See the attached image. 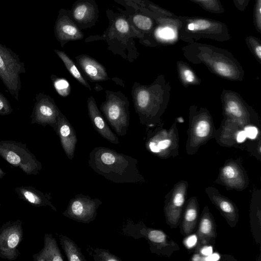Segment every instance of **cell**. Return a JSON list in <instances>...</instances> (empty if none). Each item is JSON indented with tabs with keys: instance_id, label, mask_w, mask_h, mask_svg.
<instances>
[{
	"instance_id": "1",
	"label": "cell",
	"mask_w": 261,
	"mask_h": 261,
	"mask_svg": "<svg viewBox=\"0 0 261 261\" xmlns=\"http://www.w3.org/2000/svg\"><path fill=\"white\" fill-rule=\"evenodd\" d=\"M129 106L127 97L121 92L106 90V100L100 109L109 125L120 136L127 134L129 125Z\"/></svg>"
},
{
	"instance_id": "2",
	"label": "cell",
	"mask_w": 261,
	"mask_h": 261,
	"mask_svg": "<svg viewBox=\"0 0 261 261\" xmlns=\"http://www.w3.org/2000/svg\"><path fill=\"white\" fill-rule=\"evenodd\" d=\"M0 156L28 175H37L42 168L41 162L27 148L26 144L16 141H0Z\"/></svg>"
},
{
	"instance_id": "3",
	"label": "cell",
	"mask_w": 261,
	"mask_h": 261,
	"mask_svg": "<svg viewBox=\"0 0 261 261\" xmlns=\"http://www.w3.org/2000/svg\"><path fill=\"white\" fill-rule=\"evenodd\" d=\"M25 72L24 63L18 55L0 43V79L8 91L17 101L21 87L20 74Z\"/></svg>"
},
{
	"instance_id": "4",
	"label": "cell",
	"mask_w": 261,
	"mask_h": 261,
	"mask_svg": "<svg viewBox=\"0 0 261 261\" xmlns=\"http://www.w3.org/2000/svg\"><path fill=\"white\" fill-rule=\"evenodd\" d=\"M22 221H9L0 227V257L10 261L16 259L23 238Z\"/></svg>"
},
{
	"instance_id": "5",
	"label": "cell",
	"mask_w": 261,
	"mask_h": 261,
	"mask_svg": "<svg viewBox=\"0 0 261 261\" xmlns=\"http://www.w3.org/2000/svg\"><path fill=\"white\" fill-rule=\"evenodd\" d=\"M60 111L55 100L48 95L39 92L35 96L31 123L38 124L45 127L51 126L57 132V120Z\"/></svg>"
},
{
	"instance_id": "6",
	"label": "cell",
	"mask_w": 261,
	"mask_h": 261,
	"mask_svg": "<svg viewBox=\"0 0 261 261\" xmlns=\"http://www.w3.org/2000/svg\"><path fill=\"white\" fill-rule=\"evenodd\" d=\"M55 35L63 47L67 42L83 39L84 35L64 9L59 12L54 27Z\"/></svg>"
},
{
	"instance_id": "7",
	"label": "cell",
	"mask_w": 261,
	"mask_h": 261,
	"mask_svg": "<svg viewBox=\"0 0 261 261\" xmlns=\"http://www.w3.org/2000/svg\"><path fill=\"white\" fill-rule=\"evenodd\" d=\"M69 11L70 17L80 29L95 25L99 12L94 0H77Z\"/></svg>"
},
{
	"instance_id": "8",
	"label": "cell",
	"mask_w": 261,
	"mask_h": 261,
	"mask_svg": "<svg viewBox=\"0 0 261 261\" xmlns=\"http://www.w3.org/2000/svg\"><path fill=\"white\" fill-rule=\"evenodd\" d=\"M87 107L88 115L95 129L109 142L116 144H119L118 137L110 128L92 96L87 99Z\"/></svg>"
},
{
	"instance_id": "9",
	"label": "cell",
	"mask_w": 261,
	"mask_h": 261,
	"mask_svg": "<svg viewBox=\"0 0 261 261\" xmlns=\"http://www.w3.org/2000/svg\"><path fill=\"white\" fill-rule=\"evenodd\" d=\"M56 133L60 138L62 146L67 156L71 160L77 141V137L71 124L61 111L58 118Z\"/></svg>"
},
{
	"instance_id": "10",
	"label": "cell",
	"mask_w": 261,
	"mask_h": 261,
	"mask_svg": "<svg viewBox=\"0 0 261 261\" xmlns=\"http://www.w3.org/2000/svg\"><path fill=\"white\" fill-rule=\"evenodd\" d=\"M75 59L77 65L90 81L101 82L109 79L105 67L94 58L81 55Z\"/></svg>"
},
{
	"instance_id": "11",
	"label": "cell",
	"mask_w": 261,
	"mask_h": 261,
	"mask_svg": "<svg viewBox=\"0 0 261 261\" xmlns=\"http://www.w3.org/2000/svg\"><path fill=\"white\" fill-rule=\"evenodd\" d=\"M14 191L20 199L32 206L42 207L47 205L56 211L50 201V194L47 193H43L31 186L16 187Z\"/></svg>"
},
{
	"instance_id": "12",
	"label": "cell",
	"mask_w": 261,
	"mask_h": 261,
	"mask_svg": "<svg viewBox=\"0 0 261 261\" xmlns=\"http://www.w3.org/2000/svg\"><path fill=\"white\" fill-rule=\"evenodd\" d=\"M96 209L95 202L86 198H79L72 201L69 205V213L75 220L85 221L92 219Z\"/></svg>"
},
{
	"instance_id": "13",
	"label": "cell",
	"mask_w": 261,
	"mask_h": 261,
	"mask_svg": "<svg viewBox=\"0 0 261 261\" xmlns=\"http://www.w3.org/2000/svg\"><path fill=\"white\" fill-rule=\"evenodd\" d=\"M34 261H63L64 258L51 234H45L43 248L32 256Z\"/></svg>"
},
{
	"instance_id": "14",
	"label": "cell",
	"mask_w": 261,
	"mask_h": 261,
	"mask_svg": "<svg viewBox=\"0 0 261 261\" xmlns=\"http://www.w3.org/2000/svg\"><path fill=\"white\" fill-rule=\"evenodd\" d=\"M54 51L63 61L66 69L71 75L73 76L80 84L89 89L90 90H91L90 86L82 76L72 60H71V59H70V57L63 51L58 49H55Z\"/></svg>"
},
{
	"instance_id": "15",
	"label": "cell",
	"mask_w": 261,
	"mask_h": 261,
	"mask_svg": "<svg viewBox=\"0 0 261 261\" xmlns=\"http://www.w3.org/2000/svg\"><path fill=\"white\" fill-rule=\"evenodd\" d=\"M60 240L62 246L69 260L82 261L85 260L79 248L72 240L65 236L62 237Z\"/></svg>"
},
{
	"instance_id": "16",
	"label": "cell",
	"mask_w": 261,
	"mask_h": 261,
	"mask_svg": "<svg viewBox=\"0 0 261 261\" xmlns=\"http://www.w3.org/2000/svg\"><path fill=\"white\" fill-rule=\"evenodd\" d=\"M212 21L199 19L193 20L190 22L187 25V29L193 32H200L203 33L204 31H208V30L212 28Z\"/></svg>"
},
{
	"instance_id": "17",
	"label": "cell",
	"mask_w": 261,
	"mask_h": 261,
	"mask_svg": "<svg viewBox=\"0 0 261 261\" xmlns=\"http://www.w3.org/2000/svg\"><path fill=\"white\" fill-rule=\"evenodd\" d=\"M133 22L138 29L144 31H149L153 24L152 21L149 17L140 14L133 16Z\"/></svg>"
},
{
	"instance_id": "18",
	"label": "cell",
	"mask_w": 261,
	"mask_h": 261,
	"mask_svg": "<svg viewBox=\"0 0 261 261\" xmlns=\"http://www.w3.org/2000/svg\"><path fill=\"white\" fill-rule=\"evenodd\" d=\"M54 77H51L54 87L59 94L62 96H66L70 92V86L66 80L62 79H59L52 75Z\"/></svg>"
},
{
	"instance_id": "19",
	"label": "cell",
	"mask_w": 261,
	"mask_h": 261,
	"mask_svg": "<svg viewBox=\"0 0 261 261\" xmlns=\"http://www.w3.org/2000/svg\"><path fill=\"white\" fill-rule=\"evenodd\" d=\"M13 111L8 99L0 91V115H8Z\"/></svg>"
},
{
	"instance_id": "20",
	"label": "cell",
	"mask_w": 261,
	"mask_h": 261,
	"mask_svg": "<svg viewBox=\"0 0 261 261\" xmlns=\"http://www.w3.org/2000/svg\"><path fill=\"white\" fill-rule=\"evenodd\" d=\"M116 31L121 34H128L130 31V25L128 21L123 17H119L115 21Z\"/></svg>"
},
{
	"instance_id": "21",
	"label": "cell",
	"mask_w": 261,
	"mask_h": 261,
	"mask_svg": "<svg viewBox=\"0 0 261 261\" xmlns=\"http://www.w3.org/2000/svg\"><path fill=\"white\" fill-rule=\"evenodd\" d=\"M210 129V124L206 121H200L196 128V134L198 137H204L209 133Z\"/></svg>"
},
{
	"instance_id": "22",
	"label": "cell",
	"mask_w": 261,
	"mask_h": 261,
	"mask_svg": "<svg viewBox=\"0 0 261 261\" xmlns=\"http://www.w3.org/2000/svg\"><path fill=\"white\" fill-rule=\"evenodd\" d=\"M215 67L216 71L223 76H229L232 74V71L230 67L223 62L216 63Z\"/></svg>"
},
{
	"instance_id": "23",
	"label": "cell",
	"mask_w": 261,
	"mask_h": 261,
	"mask_svg": "<svg viewBox=\"0 0 261 261\" xmlns=\"http://www.w3.org/2000/svg\"><path fill=\"white\" fill-rule=\"evenodd\" d=\"M148 237L151 241L156 243H162L166 239L164 232L158 230L150 231L148 233Z\"/></svg>"
},
{
	"instance_id": "24",
	"label": "cell",
	"mask_w": 261,
	"mask_h": 261,
	"mask_svg": "<svg viewBox=\"0 0 261 261\" xmlns=\"http://www.w3.org/2000/svg\"><path fill=\"white\" fill-rule=\"evenodd\" d=\"M254 20L259 32L261 28V0H256L254 10Z\"/></svg>"
},
{
	"instance_id": "25",
	"label": "cell",
	"mask_w": 261,
	"mask_h": 261,
	"mask_svg": "<svg viewBox=\"0 0 261 261\" xmlns=\"http://www.w3.org/2000/svg\"><path fill=\"white\" fill-rule=\"evenodd\" d=\"M212 224L211 221L208 219H203L202 220L200 229V231L203 234H208L212 230Z\"/></svg>"
},
{
	"instance_id": "26",
	"label": "cell",
	"mask_w": 261,
	"mask_h": 261,
	"mask_svg": "<svg viewBox=\"0 0 261 261\" xmlns=\"http://www.w3.org/2000/svg\"><path fill=\"white\" fill-rule=\"evenodd\" d=\"M159 32V37L166 40L172 39L175 36L173 31L168 28L162 29Z\"/></svg>"
},
{
	"instance_id": "27",
	"label": "cell",
	"mask_w": 261,
	"mask_h": 261,
	"mask_svg": "<svg viewBox=\"0 0 261 261\" xmlns=\"http://www.w3.org/2000/svg\"><path fill=\"white\" fill-rule=\"evenodd\" d=\"M227 106L228 111L230 113L237 117H240L242 115V112L236 102L230 101L228 103Z\"/></svg>"
},
{
	"instance_id": "28",
	"label": "cell",
	"mask_w": 261,
	"mask_h": 261,
	"mask_svg": "<svg viewBox=\"0 0 261 261\" xmlns=\"http://www.w3.org/2000/svg\"><path fill=\"white\" fill-rule=\"evenodd\" d=\"M224 176L227 179L233 178L237 175V172L232 166H225L222 171Z\"/></svg>"
},
{
	"instance_id": "29",
	"label": "cell",
	"mask_w": 261,
	"mask_h": 261,
	"mask_svg": "<svg viewBox=\"0 0 261 261\" xmlns=\"http://www.w3.org/2000/svg\"><path fill=\"white\" fill-rule=\"evenodd\" d=\"M185 200L184 195L183 192H177L175 193L173 199V204L176 207H181L184 204Z\"/></svg>"
},
{
	"instance_id": "30",
	"label": "cell",
	"mask_w": 261,
	"mask_h": 261,
	"mask_svg": "<svg viewBox=\"0 0 261 261\" xmlns=\"http://www.w3.org/2000/svg\"><path fill=\"white\" fill-rule=\"evenodd\" d=\"M197 217V211L195 208L190 207L187 209L185 214V220L187 222L194 221Z\"/></svg>"
},
{
	"instance_id": "31",
	"label": "cell",
	"mask_w": 261,
	"mask_h": 261,
	"mask_svg": "<svg viewBox=\"0 0 261 261\" xmlns=\"http://www.w3.org/2000/svg\"><path fill=\"white\" fill-rule=\"evenodd\" d=\"M220 208L227 213H232L234 211L233 206L227 201L222 200L219 203Z\"/></svg>"
},
{
	"instance_id": "32",
	"label": "cell",
	"mask_w": 261,
	"mask_h": 261,
	"mask_svg": "<svg viewBox=\"0 0 261 261\" xmlns=\"http://www.w3.org/2000/svg\"><path fill=\"white\" fill-rule=\"evenodd\" d=\"M244 131L247 137L251 139H255L258 133L257 129L254 126H247Z\"/></svg>"
},
{
	"instance_id": "33",
	"label": "cell",
	"mask_w": 261,
	"mask_h": 261,
	"mask_svg": "<svg viewBox=\"0 0 261 261\" xmlns=\"http://www.w3.org/2000/svg\"><path fill=\"white\" fill-rule=\"evenodd\" d=\"M100 254H99L98 255L99 257L100 258V260H119L120 259L118 258L117 256H115V255L111 254L108 252H106L104 251L102 252H100Z\"/></svg>"
},
{
	"instance_id": "34",
	"label": "cell",
	"mask_w": 261,
	"mask_h": 261,
	"mask_svg": "<svg viewBox=\"0 0 261 261\" xmlns=\"http://www.w3.org/2000/svg\"><path fill=\"white\" fill-rule=\"evenodd\" d=\"M197 243V237L195 235L190 236L186 241V244L189 248H192Z\"/></svg>"
},
{
	"instance_id": "35",
	"label": "cell",
	"mask_w": 261,
	"mask_h": 261,
	"mask_svg": "<svg viewBox=\"0 0 261 261\" xmlns=\"http://www.w3.org/2000/svg\"><path fill=\"white\" fill-rule=\"evenodd\" d=\"M184 75L186 80L188 82H192L194 80V75L193 72L189 70H185Z\"/></svg>"
},
{
	"instance_id": "36",
	"label": "cell",
	"mask_w": 261,
	"mask_h": 261,
	"mask_svg": "<svg viewBox=\"0 0 261 261\" xmlns=\"http://www.w3.org/2000/svg\"><path fill=\"white\" fill-rule=\"evenodd\" d=\"M171 144V141L169 140H164L158 142L157 146L160 150L165 149L168 147Z\"/></svg>"
},
{
	"instance_id": "37",
	"label": "cell",
	"mask_w": 261,
	"mask_h": 261,
	"mask_svg": "<svg viewBox=\"0 0 261 261\" xmlns=\"http://www.w3.org/2000/svg\"><path fill=\"white\" fill-rule=\"evenodd\" d=\"M246 137H247V136H246L245 131L242 130V131L240 132L238 134L237 137V140L238 142L241 143V142H244L245 140Z\"/></svg>"
},
{
	"instance_id": "38",
	"label": "cell",
	"mask_w": 261,
	"mask_h": 261,
	"mask_svg": "<svg viewBox=\"0 0 261 261\" xmlns=\"http://www.w3.org/2000/svg\"><path fill=\"white\" fill-rule=\"evenodd\" d=\"M220 258V256L218 253H212L210 255H208L205 258V260L206 261H217L219 260Z\"/></svg>"
},
{
	"instance_id": "39",
	"label": "cell",
	"mask_w": 261,
	"mask_h": 261,
	"mask_svg": "<svg viewBox=\"0 0 261 261\" xmlns=\"http://www.w3.org/2000/svg\"><path fill=\"white\" fill-rule=\"evenodd\" d=\"M149 147L150 150L155 153L159 152L161 150L158 147L156 144L153 142H150L149 144Z\"/></svg>"
},
{
	"instance_id": "40",
	"label": "cell",
	"mask_w": 261,
	"mask_h": 261,
	"mask_svg": "<svg viewBox=\"0 0 261 261\" xmlns=\"http://www.w3.org/2000/svg\"><path fill=\"white\" fill-rule=\"evenodd\" d=\"M202 254L208 256L213 253V248L211 246L205 247L201 250Z\"/></svg>"
},
{
	"instance_id": "41",
	"label": "cell",
	"mask_w": 261,
	"mask_h": 261,
	"mask_svg": "<svg viewBox=\"0 0 261 261\" xmlns=\"http://www.w3.org/2000/svg\"><path fill=\"white\" fill-rule=\"evenodd\" d=\"M255 51L257 56V57L260 59L261 58V46L260 45H258L255 47Z\"/></svg>"
},
{
	"instance_id": "42",
	"label": "cell",
	"mask_w": 261,
	"mask_h": 261,
	"mask_svg": "<svg viewBox=\"0 0 261 261\" xmlns=\"http://www.w3.org/2000/svg\"><path fill=\"white\" fill-rule=\"evenodd\" d=\"M133 2L135 4L142 6L144 4V0H125Z\"/></svg>"
},
{
	"instance_id": "43",
	"label": "cell",
	"mask_w": 261,
	"mask_h": 261,
	"mask_svg": "<svg viewBox=\"0 0 261 261\" xmlns=\"http://www.w3.org/2000/svg\"><path fill=\"white\" fill-rule=\"evenodd\" d=\"M6 173L3 170L0 166V179L3 178V177L6 175Z\"/></svg>"
},
{
	"instance_id": "44",
	"label": "cell",
	"mask_w": 261,
	"mask_h": 261,
	"mask_svg": "<svg viewBox=\"0 0 261 261\" xmlns=\"http://www.w3.org/2000/svg\"><path fill=\"white\" fill-rule=\"evenodd\" d=\"M199 1H208V0H199Z\"/></svg>"
},
{
	"instance_id": "45",
	"label": "cell",
	"mask_w": 261,
	"mask_h": 261,
	"mask_svg": "<svg viewBox=\"0 0 261 261\" xmlns=\"http://www.w3.org/2000/svg\"><path fill=\"white\" fill-rule=\"evenodd\" d=\"M1 201H0V206H1Z\"/></svg>"
}]
</instances>
